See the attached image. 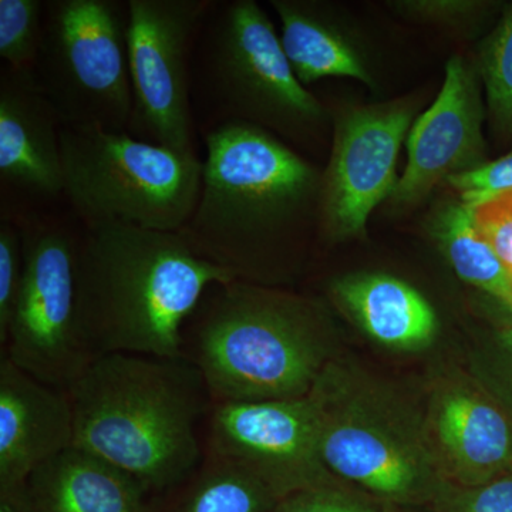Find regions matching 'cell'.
<instances>
[{
    "label": "cell",
    "mask_w": 512,
    "mask_h": 512,
    "mask_svg": "<svg viewBox=\"0 0 512 512\" xmlns=\"http://www.w3.org/2000/svg\"><path fill=\"white\" fill-rule=\"evenodd\" d=\"M197 207L178 234L235 281L271 286L276 252L319 214L322 175L271 131L227 121L208 131Z\"/></svg>",
    "instance_id": "obj_1"
},
{
    "label": "cell",
    "mask_w": 512,
    "mask_h": 512,
    "mask_svg": "<svg viewBox=\"0 0 512 512\" xmlns=\"http://www.w3.org/2000/svg\"><path fill=\"white\" fill-rule=\"evenodd\" d=\"M77 319L100 356L184 357V328L211 286L235 281L178 232L106 222L77 242Z\"/></svg>",
    "instance_id": "obj_2"
},
{
    "label": "cell",
    "mask_w": 512,
    "mask_h": 512,
    "mask_svg": "<svg viewBox=\"0 0 512 512\" xmlns=\"http://www.w3.org/2000/svg\"><path fill=\"white\" fill-rule=\"evenodd\" d=\"M74 447L109 461L161 498L205 460L200 427L214 399L185 357H96L67 387Z\"/></svg>",
    "instance_id": "obj_3"
},
{
    "label": "cell",
    "mask_w": 512,
    "mask_h": 512,
    "mask_svg": "<svg viewBox=\"0 0 512 512\" xmlns=\"http://www.w3.org/2000/svg\"><path fill=\"white\" fill-rule=\"evenodd\" d=\"M184 357L215 403L301 399L338 357L335 326L316 299L225 282L205 292L185 325Z\"/></svg>",
    "instance_id": "obj_4"
},
{
    "label": "cell",
    "mask_w": 512,
    "mask_h": 512,
    "mask_svg": "<svg viewBox=\"0 0 512 512\" xmlns=\"http://www.w3.org/2000/svg\"><path fill=\"white\" fill-rule=\"evenodd\" d=\"M323 463L340 483L400 507L429 510L441 476L423 410L392 384L336 357L309 393Z\"/></svg>",
    "instance_id": "obj_5"
},
{
    "label": "cell",
    "mask_w": 512,
    "mask_h": 512,
    "mask_svg": "<svg viewBox=\"0 0 512 512\" xmlns=\"http://www.w3.org/2000/svg\"><path fill=\"white\" fill-rule=\"evenodd\" d=\"M63 192L86 225L180 232L197 207L202 161L128 133L60 128Z\"/></svg>",
    "instance_id": "obj_6"
},
{
    "label": "cell",
    "mask_w": 512,
    "mask_h": 512,
    "mask_svg": "<svg viewBox=\"0 0 512 512\" xmlns=\"http://www.w3.org/2000/svg\"><path fill=\"white\" fill-rule=\"evenodd\" d=\"M128 2L45 3L33 74L60 126L127 133L133 110Z\"/></svg>",
    "instance_id": "obj_7"
},
{
    "label": "cell",
    "mask_w": 512,
    "mask_h": 512,
    "mask_svg": "<svg viewBox=\"0 0 512 512\" xmlns=\"http://www.w3.org/2000/svg\"><path fill=\"white\" fill-rule=\"evenodd\" d=\"M212 18L202 73L220 124L241 121L289 137L312 134L325 109L299 82L264 9L254 0H235L218 6Z\"/></svg>",
    "instance_id": "obj_8"
},
{
    "label": "cell",
    "mask_w": 512,
    "mask_h": 512,
    "mask_svg": "<svg viewBox=\"0 0 512 512\" xmlns=\"http://www.w3.org/2000/svg\"><path fill=\"white\" fill-rule=\"evenodd\" d=\"M22 285L3 348L16 366L67 390L94 357L77 319V242L62 225L28 221Z\"/></svg>",
    "instance_id": "obj_9"
},
{
    "label": "cell",
    "mask_w": 512,
    "mask_h": 512,
    "mask_svg": "<svg viewBox=\"0 0 512 512\" xmlns=\"http://www.w3.org/2000/svg\"><path fill=\"white\" fill-rule=\"evenodd\" d=\"M214 5L211 0H128L130 136L195 154L188 57L195 30Z\"/></svg>",
    "instance_id": "obj_10"
},
{
    "label": "cell",
    "mask_w": 512,
    "mask_h": 512,
    "mask_svg": "<svg viewBox=\"0 0 512 512\" xmlns=\"http://www.w3.org/2000/svg\"><path fill=\"white\" fill-rule=\"evenodd\" d=\"M205 456L244 468L279 500L343 484L323 463L318 413L309 394L291 400L214 403L205 427Z\"/></svg>",
    "instance_id": "obj_11"
},
{
    "label": "cell",
    "mask_w": 512,
    "mask_h": 512,
    "mask_svg": "<svg viewBox=\"0 0 512 512\" xmlns=\"http://www.w3.org/2000/svg\"><path fill=\"white\" fill-rule=\"evenodd\" d=\"M416 106L392 100L342 111L320 188L319 220L333 242L365 235L377 205L389 201L400 177L397 161L414 123Z\"/></svg>",
    "instance_id": "obj_12"
},
{
    "label": "cell",
    "mask_w": 512,
    "mask_h": 512,
    "mask_svg": "<svg viewBox=\"0 0 512 512\" xmlns=\"http://www.w3.org/2000/svg\"><path fill=\"white\" fill-rule=\"evenodd\" d=\"M424 431L447 483L477 485L512 468V410L473 373L441 367L423 406Z\"/></svg>",
    "instance_id": "obj_13"
},
{
    "label": "cell",
    "mask_w": 512,
    "mask_h": 512,
    "mask_svg": "<svg viewBox=\"0 0 512 512\" xmlns=\"http://www.w3.org/2000/svg\"><path fill=\"white\" fill-rule=\"evenodd\" d=\"M483 83L476 63L448 60L443 87L407 136V165L390 197L396 210L420 204L453 175L487 163Z\"/></svg>",
    "instance_id": "obj_14"
},
{
    "label": "cell",
    "mask_w": 512,
    "mask_h": 512,
    "mask_svg": "<svg viewBox=\"0 0 512 512\" xmlns=\"http://www.w3.org/2000/svg\"><path fill=\"white\" fill-rule=\"evenodd\" d=\"M74 417L67 390L50 386L0 360V495L25 497L30 476L73 447Z\"/></svg>",
    "instance_id": "obj_15"
},
{
    "label": "cell",
    "mask_w": 512,
    "mask_h": 512,
    "mask_svg": "<svg viewBox=\"0 0 512 512\" xmlns=\"http://www.w3.org/2000/svg\"><path fill=\"white\" fill-rule=\"evenodd\" d=\"M60 128L33 70L8 67L0 77L3 183L49 197L63 192Z\"/></svg>",
    "instance_id": "obj_16"
},
{
    "label": "cell",
    "mask_w": 512,
    "mask_h": 512,
    "mask_svg": "<svg viewBox=\"0 0 512 512\" xmlns=\"http://www.w3.org/2000/svg\"><path fill=\"white\" fill-rule=\"evenodd\" d=\"M160 498L109 461L70 447L30 476L29 512H157Z\"/></svg>",
    "instance_id": "obj_17"
},
{
    "label": "cell",
    "mask_w": 512,
    "mask_h": 512,
    "mask_svg": "<svg viewBox=\"0 0 512 512\" xmlns=\"http://www.w3.org/2000/svg\"><path fill=\"white\" fill-rule=\"evenodd\" d=\"M329 296L340 312L384 348L420 352L439 335L431 303L412 285L380 272H356L333 279Z\"/></svg>",
    "instance_id": "obj_18"
},
{
    "label": "cell",
    "mask_w": 512,
    "mask_h": 512,
    "mask_svg": "<svg viewBox=\"0 0 512 512\" xmlns=\"http://www.w3.org/2000/svg\"><path fill=\"white\" fill-rule=\"evenodd\" d=\"M281 20V40L303 86L328 77H348L375 86L363 50L323 3L272 0Z\"/></svg>",
    "instance_id": "obj_19"
},
{
    "label": "cell",
    "mask_w": 512,
    "mask_h": 512,
    "mask_svg": "<svg viewBox=\"0 0 512 512\" xmlns=\"http://www.w3.org/2000/svg\"><path fill=\"white\" fill-rule=\"evenodd\" d=\"M278 497L244 468L211 456L160 498L157 512H276Z\"/></svg>",
    "instance_id": "obj_20"
},
{
    "label": "cell",
    "mask_w": 512,
    "mask_h": 512,
    "mask_svg": "<svg viewBox=\"0 0 512 512\" xmlns=\"http://www.w3.org/2000/svg\"><path fill=\"white\" fill-rule=\"evenodd\" d=\"M431 234L461 281L487 293L491 301L512 313V276L477 234L473 208L463 201L444 205L431 220Z\"/></svg>",
    "instance_id": "obj_21"
},
{
    "label": "cell",
    "mask_w": 512,
    "mask_h": 512,
    "mask_svg": "<svg viewBox=\"0 0 512 512\" xmlns=\"http://www.w3.org/2000/svg\"><path fill=\"white\" fill-rule=\"evenodd\" d=\"M485 92L491 126L512 137V3L505 6L495 28L485 36L476 62Z\"/></svg>",
    "instance_id": "obj_22"
},
{
    "label": "cell",
    "mask_w": 512,
    "mask_h": 512,
    "mask_svg": "<svg viewBox=\"0 0 512 512\" xmlns=\"http://www.w3.org/2000/svg\"><path fill=\"white\" fill-rule=\"evenodd\" d=\"M495 305L490 330L471 350L468 370L512 410V313Z\"/></svg>",
    "instance_id": "obj_23"
},
{
    "label": "cell",
    "mask_w": 512,
    "mask_h": 512,
    "mask_svg": "<svg viewBox=\"0 0 512 512\" xmlns=\"http://www.w3.org/2000/svg\"><path fill=\"white\" fill-rule=\"evenodd\" d=\"M45 3L0 0V57L15 70H33L42 40Z\"/></svg>",
    "instance_id": "obj_24"
},
{
    "label": "cell",
    "mask_w": 512,
    "mask_h": 512,
    "mask_svg": "<svg viewBox=\"0 0 512 512\" xmlns=\"http://www.w3.org/2000/svg\"><path fill=\"white\" fill-rule=\"evenodd\" d=\"M276 512H420L416 508L387 503L350 487L338 484L289 495Z\"/></svg>",
    "instance_id": "obj_25"
},
{
    "label": "cell",
    "mask_w": 512,
    "mask_h": 512,
    "mask_svg": "<svg viewBox=\"0 0 512 512\" xmlns=\"http://www.w3.org/2000/svg\"><path fill=\"white\" fill-rule=\"evenodd\" d=\"M430 512H512V468L477 485L444 483Z\"/></svg>",
    "instance_id": "obj_26"
},
{
    "label": "cell",
    "mask_w": 512,
    "mask_h": 512,
    "mask_svg": "<svg viewBox=\"0 0 512 512\" xmlns=\"http://www.w3.org/2000/svg\"><path fill=\"white\" fill-rule=\"evenodd\" d=\"M403 18L451 28H471L487 18L498 3L483 0H397L389 2Z\"/></svg>",
    "instance_id": "obj_27"
},
{
    "label": "cell",
    "mask_w": 512,
    "mask_h": 512,
    "mask_svg": "<svg viewBox=\"0 0 512 512\" xmlns=\"http://www.w3.org/2000/svg\"><path fill=\"white\" fill-rule=\"evenodd\" d=\"M23 238L19 225L0 224V342L5 345L22 285Z\"/></svg>",
    "instance_id": "obj_28"
},
{
    "label": "cell",
    "mask_w": 512,
    "mask_h": 512,
    "mask_svg": "<svg viewBox=\"0 0 512 512\" xmlns=\"http://www.w3.org/2000/svg\"><path fill=\"white\" fill-rule=\"evenodd\" d=\"M460 194V201L468 207L512 191V150L498 160L487 161L481 167L453 175L446 181Z\"/></svg>",
    "instance_id": "obj_29"
},
{
    "label": "cell",
    "mask_w": 512,
    "mask_h": 512,
    "mask_svg": "<svg viewBox=\"0 0 512 512\" xmlns=\"http://www.w3.org/2000/svg\"><path fill=\"white\" fill-rule=\"evenodd\" d=\"M473 224L512 276V191L474 207Z\"/></svg>",
    "instance_id": "obj_30"
},
{
    "label": "cell",
    "mask_w": 512,
    "mask_h": 512,
    "mask_svg": "<svg viewBox=\"0 0 512 512\" xmlns=\"http://www.w3.org/2000/svg\"><path fill=\"white\" fill-rule=\"evenodd\" d=\"M0 512H29L26 508L25 497L12 498L0 495Z\"/></svg>",
    "instance_id": "obj_31"
}]
</instances>
